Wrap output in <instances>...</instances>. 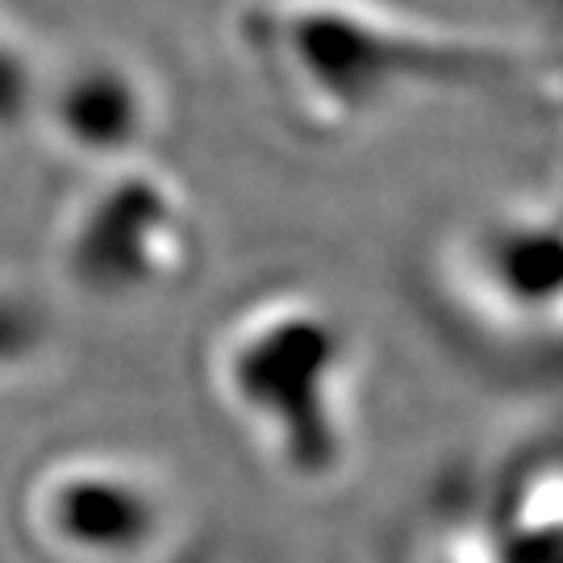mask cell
<instances>
[{"label":"cell","mask_w":563,"mask_h":563,"mask_svg":"<svg viewBox=\"0 0 563 563\" xmlns=\"http://www.w3.org/2000/svg\"><path fill=\"white\" fill-rule=\"evenodd\" d=\"M46 339H51V322H46L42 297L18 276L0 272V380L30 372Z\"/></svg>","instance_id":"obj_6"},{"label":"cell","mask_w":563,"mask_h":563,"mask_svg":"<svg viewBox=\"0 0 563 563\" xmlns=\"http://www.w3.org/2000/svg\"><path fill=\"white\" fill-rule=\"evenodd\" d=\"M209 380L255 455L292 481H330L355 446L351 325L309 292H272L222 322Z\"/></svg>","instance_id":"obj_2"},{"label":"cell","mask_w":563,"mask_h":563,"mask_svg":"<svg viewBox=\"0 0 563 563\" xmlns=\"http://www.w3.org/2000/svg\"><path fill=\"white\" fill-rule=\"evenodd\" d=\"M197 251L184 188L163 167L125 159L88 172L55 222V280L97 305L155 297L180 280Z\"/></svg>","instance_id":"obj_3"},{"label":"cell","mask_w":563,"mask_h":563,"mask_svg":"<svg viewBox=\"0 0 563 563\" xmlns=\"http://www.w3.org/2000/svg\"><path fill=\"white\" fill-rule=\"evenodd\" d=\"M21 526L55 563H139L167 530V493L134 455L63 451L21 488Z\"/></svg>","instance_id":"obj_4"},{"label":"cell","mask_w":563,"mask_h":563,"mask_svg":"<svg viewBox=\"0 0 563 563\" xmlns=\"http://www.w3.org/2000/svg\"><path fill=\"white\" fill-rule=\"evenodd\" d=\"M42 121L55 146L88 172L142 159L159 130V88L134 59L92 51L51 84Z\"/></svg>","instance_id":"obj_5"},{"label":"cell","mask_w":563,"mask_h":563,"mask_svg":"<svg viewBox=\"0 0 563 563\" xmlns=\"http://www.w3.org/2000/svg\"><path fill=\"white\" fill-rule=\"evenodd\" d=\"M239 42L272 104L322 139L351 134L481 63L455 34L376 0H251Z\"/></svg>","instance_id":"obj_1"}]
</instances>
